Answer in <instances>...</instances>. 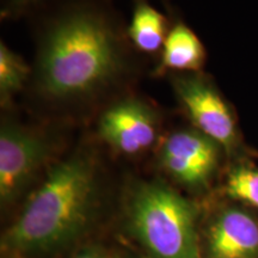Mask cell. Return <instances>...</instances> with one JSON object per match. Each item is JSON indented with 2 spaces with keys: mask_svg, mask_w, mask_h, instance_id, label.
Returning a JSON list of instances; mask_svg holds the SVG:
<instances>
[{
  "mask_svg": "<svg viewBox=\"0 0 258 258\" xmlns=\"http://www.w3.org/2000/svg\"><path fill=\"white\" fill-rule=\"evenodd\" d=\"M49 9L31 73L36 92L59 106L91 101L125 70L114 14L106 0H63Z\"/></svg>",
  "mask_w": 258,
  "mask_h": 258,
  "instance_id": "obj_1",
  "label": "cell"
},
{
  "mask_svg": "<svg viewBox=\"0 0 258 258\" xmlns=\"http://www.w3.org/2000/svg\"><path fill=\"white\" fill-rule=\"evenodd\" d=\"M97 166L86 151H77L48 171L4 235V246L21 252H51L85 230L97 202Z\"/></svg>",
  "mask_w": 258,
  "mask_h": 258,
  "instance_id": "obj_2",
  "label": "cell"
},
{
  "mask_svg": "<svg viewBox=\"0 0 258 258\" xmlns=\"http://www.w3.org/2000/svg\"><path fill=\"white\" fill-rule=\"evenodd\" d=\"M128 219L132 232L153 258H200L198 208L169 185H138Z\"/></svg>",
  "mask_w": 258,
  "mask_h": 258,
  "instance_id": "obj_3",
  "label": "cell"
},
{
  "mask_svg": "<svg viewBox=\"0 0 258 258\" xmlns=\"http://www.w3.org/2000/svg\"><path fill=\"white\" fill-rule=\"evenodd\" d=\"M54 152L46 132L5 117L0 127V200L16 201Z\"/></svg>",
  "mask_w": 258,
  "mask_h": 258,
  "instance_id": "obj_4",
  "label": "cell"
},
{
  "mask_svg": "<svg viewBox=\"0 0 258 258\" xmlns=\"http://www.w3.org/2000/svg\"><path fill=\"white\" fill-rule=\"evenodd\" d=\"M172 85L194 128L231 150L237 143V123L217 89L195 73H179L172 79Z\"/></svg>",
  "mask_w": 258,
  "mask_h": 258,
  "instance_id": "obj_5",
  "label": "cell"
},
{
  "mask_svg": "<svg viewBox=\"0 0 258 258\" xmlns=\"http://www.w3.org/2000/svg\"><path fill=\"white\" fill-rule=\"evenodd\" d=\"M159 125L156 109L135 97H125L102 112L97 132L112 150L137 156L156 144Z\"/></svg>",
  "mask_w": 258,
  "mask_h": 258,
  "instance_id": "obj_6",
  "label": "cell"
},
{
  "mask_svg": "<svg viewBox=\"0 0 258 258\" xmlns=\"http://www.w3.org/2000/svg\"><path fill=\"white\" fill-rule=\"evenodd\" d=\"M219 147L220 145L198 129H179L161 143L159 163L179 184L200 189L217 169Z\"/></svg>",
  "mask_w": 258,
  "mask_h": 258,
  "instance_id": "obj_7",
  "label": "cell"
},
{
  "mask_svg": "<svg viewBox=\"0 0 258 258\" xmlns=\"http://www.w3.org/2000/svg\"><path fill=\"white\" fill-rule=\"evenodd\" d=\"M211 258H257L258 224L237 208L222 211L208 232Z\"/></svg>",
  "mask_w": 258,
  "mask_h": 258,
  "instance_id": "obj_8",
  "label": "cell"
},
{
  "mask_svg": "<svg viewBox=\"0 0 258 258\" xmlns=\"http://www.w3.org/2000/svg\"><path fill=\"white\" fill-rule=\"evenodd\" d=\"M206 50L196 34L182 22L170 28L161 49L159 72L195 73L205 64Z\"/></svg>",
  "mask_w": 258,
  "mask_h": 258,
  "instance_id": "obj_9",
  "label": "cell"
},
{
  "mask_svg": "<svg viewBox=\"0 0 258 258\" xmlns=\"http://www.w3.org/2000/svg\"><path fill=\"white\" fill-rule=\"evenodd\" d=\"M170 27L165 16L154 9L147 0H135L128 27L132 43L144 53L163 49Z\"/></svg>",
  "mask_w": 258,
  "mask_h": 258,
  "instance_id": "obj_10",
  "label": "cell"
},
{
  "mask_svg": "<svg viewBox=\"0 0 258 258\" xmlns=\"http://www.w3.org/2000/svg\"><path fill=\"white\" fill-rule=\"evenodd\" d=\"M30 70L22 57L12 51L5 43L0 46V101L6 106L16 93L23 89Z\"/></svg>",
  "mask_w": 258,
  "mask_h": 258,
  "instance_id": "obj_11",
  "label": "cell"
},
{
  "mask_svg": "<svg viewBox=\"0 0 258 258\" xmlns=\"http://www.w3.org/2000/svg\"><path fill=\"white\" fill-rule=\"evenodd\" d=\"M226 192L258 209V169L250 165H238L231 170L226 182Z\"/></svg>",
  "mask_w": 258,
  "mask_h": 258,
  "instance_id": "obj_12",
  "label": "cell"
},
{
  "mask_svg": "<svg viewBox=\"0 0 258 258\" xmlns=\"http://www.w3.org/2000/svg\"><path fill=\"white\" fill-rule=\"evenodd\" d=\"M63 0H3V16L24 15L35 10L48 9Z\"/></svg>",
  "mask_w": 258,
  "mask_h": 258,
  "instance_id": "obj_13",
  "label": "cell"
},
{
  "mask_svg": "<svg viewBox=\"0 0 258 258\" xmlns=\"http://www.w3.org/2000/svg\"><path fill=\"white\" fill-rule=\"evenodd\" d=\"M76 258H102V257L98 256L95 251H83V252H80Z\"/></svg>",
  "mask_w": 258,
  "mask_h": 258,
  "instance_id": "obj_14",
  "label": "cell"
}]
</instances>
